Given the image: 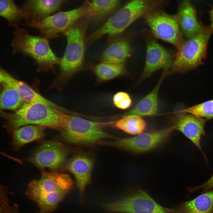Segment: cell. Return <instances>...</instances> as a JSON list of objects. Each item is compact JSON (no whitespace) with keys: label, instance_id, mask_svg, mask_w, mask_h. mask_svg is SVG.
I'll list each match as a JSON object with an SVG mask.
<instances>
[{"label":"cell","instance_id":"obj_1","mask_svg":"<svg viewBox=\"0 0 213 213\" xmlns=\"http://www.w3.org/2000/svg\"><path fill=\"white\" fill-rule=\"evenodd\" d=\"M64 113L45 104L33 102L24 103L14 113H0V117L6 120L4 127L12 136L16 129L30 125L61 131L64 127Z\"/></svg>","mask_w":213,"mask_h":213},{"label":"cell","instance_id":"obj_2","mask_svg":"<svg viewBox=\"0 0 213 213\" xmlns=\"http://www.w3.org/2000/svg\"><path fill=\"white\" fill-rule=\"evenodd\" d=\"M87 24L83 17L62 34L67 44L59 64L60 72L51 87L62 90L70 79L82 68L85 48V31Z\"/></svg>","mask_w":213,"mask_h":213},{"label":"cell","instance_id":"obj_3","mask_svg":"<svg viewBox=\"0 0 213 213\" xmlns=\"http://www.w3.org/2000/svg\"><path fill=\"white\" fill-rule=\"evenodd\" d=\"M168 0H134L127 3L112 14L101 26L92 33L88 40L94 42L102 37L114 36L125 30L141 17L168 4Z\"/></svg>","mask_w":213,"mask_h":213},{"label":"cell","instance_id":"obj_4","mask_svg":"<svg viewBox=\"0 0 213 213\" xmlns=\"http://www.w3.org/2000/svg\"><path fill=\"white\" fill-rule=\"evenodd\" d=\"M12 46L14 53H20L35 61L40 71L53 70L59 65L61 58L54 53L49 41L43 37L30 34L23 28H17L14 33Z\"/></svg>","mask_w":213,"mask_h":213},{"label":"cell","instance_id":"obj_5","mask_svg":"<svg viewBox=\"0 0 213 213\" xmlns=\"http://www.w3.org/2000/svg\"><path fill=\"white\" fill-rule=\"evenodd\" d=\"M64 126L61 131V136L68 143L79 145L99 144L101 140L114 138L104 128L113 124L115 121L107 122L90 121L72 114H64Z\"/></svg>","mask_w":213,"mask_h":213},{"label":"cell","instance_id":"obj_6","mask_svg":"<svg viewBox=\"0 0 213 213\" xmlns=\"http://www.w3.org/2000/svg\"><path fill=\"white\" fill-rule=\"evenodd\" d=\"M213 32L210 26H203L197 34L184 41L178 49L167 75L184 73L201 64L206 58L209 41Z\"/></svg>","mask_w":213,"mask_h":213},{"label":"cell","instance_id":"obj_7","mask_svg":"<svg viewBox=\"0 0 213 213\" xmlns=\"http://www.w3.org/2000/svg\"><path fill=\"white\" fill-rule=\"evenodd\" d=\"M40 169V178L32 180L25 192L32 201L52 196L60 192L68 193L72 189L74 183L69 175L57 171L49 172Z\"/></svg>","mask_w":213,"mask_h":213},{"label":"cell","instance_id":"obj_8","mask_svg":"<svg viewBox=\"0 0 213 213\" xmlns=\"http://www.w3.org/2000/svg\"><path fill=\"white\" fill-rule=\"evenodd\" d=\"M111 213H167L144 191L133 190L113 202L103 205Z\"/></svg>","mask_w":213,"mask_h":213},{"label":"cell","instance_id":"obj_9","mask_svg":"<svg viewBox=\"0 0 213 213\" xmlns=\"http://www.w3.org/2000/svg\"><path fill=\"white\" fill-rule=\"evenodd\" d=\"M85 3L75 9L58 12L37 22L25 24L28 27L37 30L40 36L49 41L63 34L74 24L83 17L85 12Z\"/></svg>","mask_w":213,"mask_h":213},{"label":"cell","instance_id":"obj_10","mask_svg":"<svg viewBox=\"0 0 213 213\" xmlns=\"http://www.w3.org/2000/svg\"><path fill=\"white\" fill-rule=\"evenodd\" d=\"M159 9L146 14L144 16L146 21L155 38L172 44L178 49L184 41L177 16Z\"/></svg>","mask_w":213,"mask_h":213},{"label":"cell","instance_id":"obj_11","mask_svg":"<svg viewBox=\"0 0 213 213\" xmlns=\"http://www.w3.org/2000/svg\"><path fill=\"white\" fill-rule=\"evenodd\" d=\"M174 130L171 126L161 130L142 133L132 137L118 138L99 143L140 154L151 151L163 144Z\"/></svg>","mask_w":213,"mask_h":213},{"label":"cell","instance_id":"obj_12","mask_svg":"<svg viewBox=\"0 0 213 213\" xmlns=\"http://www.w3.org/2000/svg\"><path fill=\"white\" fill-rule=\"evenodd\" d=\"M68 154V149L62 143L49 141L41 145L28 160L40 169L56 170L64 163Z\"/></svg>","mask_w":213,"mask_h":213},{"label":"cell","instance_id":"obj_13","mask_svg":"<svg viewBox=\"0 0 213 213\" xmlns=\"http://www.w3.org/2000/svg\"><path fill=\"white\" fill-rule=\"evenodd\" d=\"M145 37L146 46V62L141 78V80L149 77L157 70H168L171 67L174 59L164 48L155 40L154 36Z\"/></svg>","mask_w":213,"mask_h":213},{"label":"cell","instance_id":"obj_14","mask_svg":"<svg viewBox=\"0 0 213 213\" xmlns=\"http://www.w3.org/2000/svg\"><path fill=\"white\" fill-rule=\"evenodd\" d=\"M170 126L174 130L182 133L199 149L201 136L205 135L204 126L206 120L192 114L176 111L169 118Z\"/></svg>","mask_w":213,"mask_h":213},{"label":"cell","instance_id":"obj_15","mask_svg":"<svg viewBox=\"0 0 213 213\" xmlns=\"http://www.w3.org/2000/svg\"><path fill=\"white\" fill-rule=\"evenodd\" d=\"M70 3L66 0H29L21 7L25 24L41 21L61 11L62 7Z\"/></svg>","mask_w":213,"mask_h":213},{"label":"cell","instance_id":"obj_16","mask_svg":"<svg viewBox=\"0 0 213 213\" xmlns=\"http://www.w3.org/2000/svg\"><path fill=\"white\" fill-rule=\"evenodd\" d=\"M93 165V161L91 157L79 154L70 159L65 166V170L71 173L75 178L81 202L86 187L91 182Z\"/></svg>","mask_w":213,"mask_h":213},{"label":"cell","instance_id":"obj_17","mask_svg":"<svg viewBox=\"0 0 213 213\" xmlns=\"http://www.w3.org/2000/svg\"><path fill=\"white\" fill-rule=\"evenodd\" d=\"M180 30L187 39L197 34L203 26L198 20L196 9L189 0L180 3L177 13Z\"/></svg>","mask_w":213,"mask_h":213},{"label":"cell","instance_id":"obj_18","mask_svg":"<svg viewBox=\"0 0 213 213\" xmlns=\"http://www.w3.org/2000/svg\"><path fill=\"white\" fill-rule=\"evenodd\" d=\"M167 213H213V190L204 192L191 200L171 209L164 207Z\"/></svg>","mask_w":213,"mask_h":213},{"label":"cell","instance_id":"obj_19","mask_svg":"<svg viewBox=\"0 0 213 213\" xmlns=\"http://www.w3.org/2000/svg\"><path fill=\"white\" fill-rule=\"evenodd\" d=\"M1 72L4 78V83L14 88L26 103L40 102L49 105L62 112H64L66 111V109L43 97L25 83L15 79L3 70H1Z\"/></svg>","mask_w":213,"mask_h":213},{"label":"cell","instance_id":"obj_20","mask_svg":"<svg viewBox=\"0 0 213 213\" xmlns=\"http://www.w3.org/2000/svg\"><path fill=\"white\" fill-rule=\"evenodd\" d=\"M118 0H94L85 2L84 17L87 23L97 22L112 13L119 6Z\"/></svg>","mask_w":213,"mask_h":213},{"label":"cell","instance_id":"obj_21","mask_svg":"<svg viewBox=\"0 0 213 213\" xmlns=\"http://www.w3.org/2000/svg\"><path fill=\"white\" fill-rule=\"evenodd\" d=\"M168 71L164 70L153 89L141 100L133 108L126 113L125 116L135 115L141 117L153 115L158 113L159 91L162 82L167 75Z\"/></svg>","mask_w":213,"mask_h":213},{"label":"cell","instance_id":"obj_22","mask_svg":"<svg viewBox=\"0 0 213 213\" xmlns=\"http://www.w3.org/2000/svg\"><path fill=\"white\" fill-rule=\"evenodd\" d=\"M46 128L40 125H30L19 127L14 130L12 140L9 144L15 151L20 149L26 144L42 139L45 135Z\"/></svg>","mask_w":213,"mask_h":213},{"label":"cell","instance_id":"obj_23","mask_svg":"<svg viewBox=\"0 0 213 213\" xmlns=\"http://www.w3.org/2000/svg\"><path fill=\"white\" fill-rule=\"evenodd\" d=\"M131 52L128 41L124 39H119L111 43L105 49L102 55V62L123 64L130 57Z\"/></svg>","mask_w":213,"mask_h":213},{"label":"cell","instance_id":"obj_24","mask_svg":"<svg viewBox=\"0 0 213 213\" xmlns=\"http://www.w3.org/2000/svg\"><path fill=\"white\" fill-rule=\"evenodd\" d=\"M114 125L116 128L127 133L137 135L145 130L146 123L141 116L130 115L124 116L115 121Z\"/></svg>","mask_w":213,"mask_h":213},{"label":"cell","instance_id":"obj_25","mask_svg":"<svg viewBox=\"0 0 213 213\" xmlns=\"http://www.w3.org/2000/svg\"><path fill=\"white\" fill-rule=\"evenodd\" d=\"M0 16L17 28L22 21L25 20L24 14L21 7H19L12 0H0Z\"/></svg>","mask_w":213,"mask_h":213},{"label":"cell","instance_id":"obj_26","mask_svg":"<svg viewBox=\"0 0 213 213\" xmlns=\"http://www.w3.org/2000/svg\"><path fill=\"white\" fill-rule=\"evenodd\" d=\"M3 84L0 93V110H17L24 104V101L14 88L6 83Z\"/></svg>","mask_w":213,"mask_h":213},{"label":"cell","instance_id":"obj_27","mask_svg":"<svg viewBox=\"0 0 213 213\" xmlns=\"http://www.w3.org/2000/svg\"><path fill=\"white\" fill-rule=\"evenodd\" d=\"M94 71L99 80L105 81L122 75L125 72V67L123 64L101 62L95 67Z\"/></svg>","mask_w":213,"mask_h":213},{"label":"cell","instance_id":"obj_28","mask_svg":"<svg viewBox=\"0 0 213 213\" xmlns=\"http://www.w3.org/2000/svg\"><path fill=\"white\" fill-rule=\"evenodd\" d=\"M177 112L189 114L207 119H212L213 118V100Z\"/></svg>","mask_w":213,"mask_h":213},{"label":"cell","instance_id":"obj_29","mask_svg":"<svg viewBox=\"0 0 213 213\" xmlns=\"http://www.w3.org/2000/svg\"><path fill=\"white\" fill-rule=\"evenodd\" d=\"M114 105L121 109H126L131 106L132 101L130 95L124 91L118 92L114 96L112 99Z\"/></svg>","mask_w":213,"mask_h":213},{"label":"cell","instance_id":"obj_30","mask_svg":"<svg viewBox=\"0 0 213 213\" xmlns=\"http://www.w3.org/2000/svg\"><path fill=\"white\" fill-rule=\"evenodd\" d=\"M12 194L7 187L0 183V201L6 205L9 204L8 196L9 194Z\"/></svg>","mask_w":213,"mask_h":213},{"label":"cell","instance_id":"obj_31","mask_svg":"<svg viewBox=\"0 0 213 213\" xmlns=\"http://www.w3.org/2000/svg\"><path fill=\"white\" fill-rule=\"evenodd\" d=\"M213 188V175L211 178L204 184L193 188L192 190L201 189L205 191L210 190Z\"/></svg>","mask_w":213,"mask_h":213},{"label":"cell","instance_id":"obj_32","mask_svg":"<svg viewBox=\"0 0 213 213\" xmlns=\"http://www.w3.org/2000/svg\"><path fill=\"white\" fill-rule=\"evenodd\" d=\"M5 213H19L17 204L14 203L12 206L9 204L6 206L5 209Z\"/></svg>","mask_w":213,"mask_h":213},{"label":"cell","instance_id":"obj_33","mask_svg":"<svg viewBox=\"0 0 213 213\" xmlns=\"http://www.w3.org/2000/svg\"><path fill=\"white\" fill-rule=\"evenodd\" d=\"M209 15L211 22L210 27L213 31V6L209 11Z\"/></svg>","mask_w":213,"mask_h":213},{"label":"cell","instance_id":"obj_34","mask_svg":"<svg viewBox=\"0 0 213 213\" xmlns=\"http://www.w3.org/2000/svg\"><path fill=\"white\" fill-rule=\"evenodd\" d=\"M6 205L0 201V213H5V206Z\"/></svg>","mask_w":213,"mask_h":213},{"label":"cell","instance_id":"obj_35","mask_svg":"<svg viewBox=\"0 0 213 213\" xmlns=\"http://www.w3.org/2000/svg\"><path fill=\"white\" fill-rule=\"evenodd\" d=\"M0 83L3 84L4 83V78L1 73V69H0Z\"/></svg>","mask_w":213,"mask_h":213},{"label":"cell","instance_id":"obj_36","mask_svg":"<svg viewBox=\"0 0 213 213\" xmlns=\"http://www.w3.org/2000/svg\"><path fill=\"white\" fill-rule=\"evenodd\" d=\"M1 86H0V90H1Z\"/></svg>","mask_w":213,"mask_h":213}]
</instances>
